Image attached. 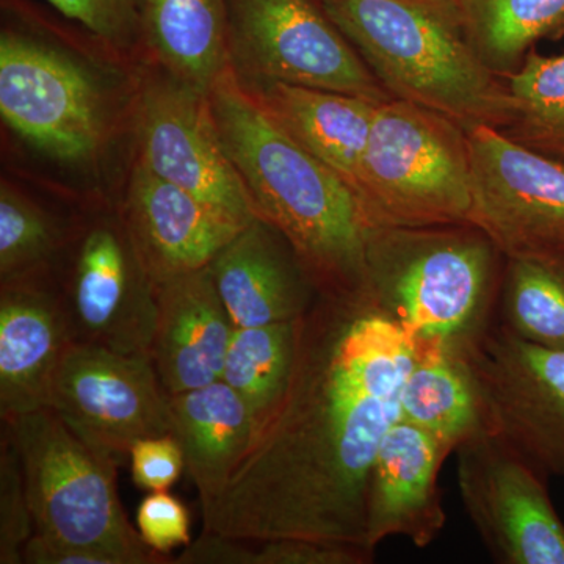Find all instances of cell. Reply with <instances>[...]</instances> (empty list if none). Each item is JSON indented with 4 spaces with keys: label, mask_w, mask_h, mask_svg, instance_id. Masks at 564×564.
<instances>
[{
    "label": "cell",
    "mask_w": 564,
    "mask_h": 564,
    "mask_svg": "<svg viewBox=\"0 0 564 564\" xmlns=\"http://www.w3.org/2000/svg\"><path fill=\"white\" fill-rule=\"evenodd\" d=\"M148 43L174 79L209 95L232 70L228 0H140Z\"/></svg>",
    "instance_id": "cell-22"
},
{
    "label": "cell",
    "mask_w": 564,
    "mask_h": 564,
    "mask_svg": "<svg viewBox=\"0 0 564 564\" xmlns=\"http://www.w3.org/2000/svg\"><path fill=\"white\" fill-rule=\"evenodd\" d=\"M247 90L282 131L355 188L381 102L284 82H248Z\"/></svg>",
    "instance_id": "cell-20"
},
{
    "label": "cell",
    "mask_w": 564,
    "mask_h": 564,
    "mask_svg": "<svg viewBox=\"0 0 564 564\" xmlns=\"http://www.w3.org/2000/svg\"><path fill=\"white\" fill-rule=\"evenodd\" d=\"M170 425L203 511L221 496L254 440L256 422L231 386L217 380L169 395Z\"/></svg>",
    "instance_id": "cell-21"
},
{
    "label": "cell",
    "mask_w": 564,
    "mask_h": 564,
    "mask_svg": "<svg viewBox=\"0 0 564 564\" xmlns=\"http://www.w3.org/2000/svg\"><path fill=\"white\" fill-rule=\"evenodd\" d=\"M28 564H122L121 560L102 549L52 540L33 533L24 547Z\"/></svg>",
    "instance_id": "cell-34"
},
{
    "label": "cell",
    "mask_w": 564,
    "mask_h": 564,
    "mask_svg": "<svg viewBox=\"0 0 564 564\" xmlns=\"http://www.w3.org/2000/svg\"><path fill=\"white\" fill-rule=\"evenodd\" d=\"M209 270L236 326L296 321L318 299L291 245L262 218L245 226Z\"/></svg>",
    "instance_id": "cell-19"
},
{
    "label": "cell",
    "mask_w": 564,
    "mask_h": 564,
    "mask_svg": "<svg viewBox=\"0 0 564 564\" xmlns=\"http://www.w3.org/2000/svg\"><path fill=\"white\" fill-rule=\"evenodd\" d=\"M464 31L497 76L507 77L544 39L564 35V0H455Z\"/></svg>",
    "instance_id": "cell-24"
},
{
    "label": "cell",
    "mask_w": 564,
    "mask_h": 564,
    "mask_svg": "<svg viewBox=\"0 0 564 564\" xmlns=\"http://www.w3.org/2000/svg\"><path fill=\"white\" fill-rule=\"evenodd\" d=\"M511 98L507 135L530 150L564 163V54L530 51L505 77Z\"/></svg>",
    "instance_id": "cell-27"
},
{
    "label": "cell",
    "mask_w": 564,
    "mask_h": 564,
    "mask_svg": "<svg viewBox=\"0 0 564 564\" xmlns=\"http://www.w3.org/2000/svg\"><path fill=\"white\" fill-rule=\"evenodd\" d=\"M507 259L500 321L527 343L564 350V252Z\"/></svg>",
    "instance_id": "cell-26"
},
{
    "label": "cell",
    "mask_w": 564,
    "mask_h": 564,
    "mask_svg": "<svg viewBox=\"0 0 564 564\" xmlns=\"http://www.w3.org/2000/svg\"><path fill=\"white\" fill-rule=\"evenodd\" d=\"M132 480L144 491H169L185 470L184 452L172 433L143 437L132 445Z\"/></svg>",
    "instance_id": "cell-31"
},
{
    "label": "cell",
    "mask_w": 564,
    "mask_h": 564,
    "mask_svg": "<svg viewBox=\"0 0 564 564\" xmlns=\"http://www.w3.org/2000/svg\"><path fill=\"white\" fill-rule=\"evenodd\" d=\"M447 452L430 434L397 421L375 456L367 491V543L377 551L389 538L429 547L443 533L447 513L440 473Z\"/></svg>",
    "instance_id": "cell-17"
},
{
    "label": "cell",
    "mask_w": 564,
    "mask_h": 564,
    "mask_svg": "<svg viewBox=\"0 0 564 564\" xmlns=\"http://www.w3.org/2000/svg\"><path fill=\"white\" fill-rule=\"evenodd\" d=\"M65 240L55 221L11 185L0 188V278L3 282L46 273Z\"/></svg>",
    "instance_id": "cell-28"
},
{
    "label": "cell",
    "mask_w": 564,
    "mask_h": 564,
    "mask_svg": "<svg viewBox=\"0 0 564 564\" xmlns=\"http://www.w3.org/2000/svg\"><path fill=\"white\" fill-rule=\"evenodd\" d=\"M58 292L73 343L151 358L155 285L122 220L98 221L82 231Z\"/></svg>",
    "instance_id": "cell-13"
},
{
    "label": "cell",
    "mask_w": 564,
    "mask_h": 564,
    "mask_svg": "<svg viewBox=\"0 0 564 564\" xmlns=\"http://www.w3.org/2000/svg\"><path fill=\"white\" fill-rule=\"evenodd\" d=\"M151 361L169 395L220 380L236 325L209 267L155 285Z\"/></svg>",
    "instance_id": "cell-18"
},
{
    "label": "cell",
    "mask_w": 564,
    "mask_h": 564,
    "mask_svg": "<svg viewBox=\"0 0 564 564\" xmlns=\"http://www.w3.org/2000/svg\"><path fill=\"white\" fill-rule=\"evenodd\" d=\"M44 274L3 282L0 293V419L50 408L52 383L73 344L57 285Z\"/></svg>",
    "instance_id": "cell-16"
},
{
    "label": "cell",
    "mask_w": 564,
    "mask_h": 564,
    "mask_svg": "<svg viewBox=\"0 0 564 564\" xmlns=\"http://www.w3.org/2000/svg\"><path fill=\"white\" fill-rule=\"evenodd\" d=\"M50 408L85 443L120 464L137 441L172 432L169 392L151 358L95 345L70 344Z\"/></svg>",
    "instance_id": "cell-12"
},
{
    "label": "cell",
    "mask_w": 564,
    "mask_h": 564,
    "mask_svg": "<svg viewBox=\"0 0 564 564\" xmlns=\"http://www.w3.org/2000/svg\"><path fill=\"white\" fill-rule=\"evenodd\" d=\"M414 358L410 334L370 296L318 295L300 317L280 403L203 511V532L370 549V474L381 441L400 421Z\"/></svg>",
    "instance_id": "cell-1"
},
{
    "label": "cell",
    "mask_w": 564,
    "mask_h": 564,
    "mask_svg": "<svg viewBox=\"0 0 564 564\" xmlns=\"http://www.w3.org/2000/svg\"><path fill=\"white\" fill-rule=\"evenodd\" d=\"M232 70L384 102L391 95L311 0H228Z\"/></svg>",
    "instance_id": "cell-7"
},
{
    "label": "cell",
    "mask_w": 564,
    "mask_h": 564,
    "mask_svg": "<svg viewBox=\"0 0 564 564\" xmlns=\"http://www.w3.org/2000/svg\"><path fill=\"white\" fill-rule=\"evenodd\" d=\"M140 162L225 217L261 218L218 132L209 96L184 82H155L141 96Z\"/></svg>",
    "instance_id": "cell-14"
},
{
    "label": "cell",
    "mask_w": 564,
    "mask_h": 564,
    "mask_svg": "<svg viewBox=\"0 0 564 564\" xmlns=\"http://www.w3.org/2000/svg\"><path fill=\"white\" fill-rule=\"evenodd\" d=\"M400 419L430 434L448 455L484 432L477 388L456 352L415 347L414 364L400 393Z\"/></svg>",
    "instance_id": "cell-23"
},
{
    "label": "cell",
    "mask_w": 564,
    "mask_h": 564,
    "mask_svg": "<svg viewBox=\"0 0 564 564\" xmlns=\"http://www.w3.org/2000/svg\"><path fill=\"white\" fill-rule=\"evenodd\" d=\"M355 192L375 228L469 225L473 162L458 122L417 104H378Z\"/></svg>",
    "instance_id": "cell-5"
},
{
    "label": "cell",
    "mask_w": 564,
    "mask_h": 564,
    "mask_svg": "<svg viewBox=\"0 0 564 564\" xmlns=\"http://www.w3.org/2000/svg\"><path fill=\"white\" fill-rule=\"evenodd\" d=\"M466 132L473 162L469 225L505 258L564 252V163L491 126Z\"/></svg>",
    "instance_id": "cell-11"
},
{
    "label": "cell",
    "mask_w": 564,
    "mask_h": 564,
    "mask_svg": "<svg viewBox=\"0 0 564 564\" xmlns=\"http://www.w3.org/2000/svg\"><path fill=\"white\" fill-rule=\"evenodd\" d=\"M207 96L252 206L291 245L318 295H367L375 226L355 188L282 131L234 70Z\"/></svg>",
    "instance_id": "cell-2"
},
{
    "label": "cell",
    "mask_w": 564,
    "mask_h": 564,
    "mask_svg": "<svg viewBox=\"0 0 564 564\" xmlns=\"http://www.w3.org/2000/svg\"><path fill=\"white\" fill-rule=\"evenodd\" d=\"M63 17L79 22L99 39L121 43L140 21L137 0H47Z\"/></svg>",
    "instance_id": "cell-32"
},
{
    "label": "cell",
    "mask_w": 564,
    "mask_h": 564,
    "mask_svg": "<svg viewBox=\"0 0 564 564\" xmlns=\"http://www.w3.org/2000/svg\"><path fill=\"white\" fill-rule=\"evenodd\" d=\"M20 458L35 533L102 549L122 564H169L129 521L118 496L120 463L85 443L52 408L2 421Z\"/></svg>",
    "instance_id": "cell-6"
},
{
    "label": "cell",
    "mask_w": 564,
    "mask_h": 564,
    "mask_svg": "<svg viewBox=\"0 0 564 564\" xmlns=\"http://www.w3.org/2000/svg\"><path fill=\"white\" fill-rule=\"evenodd\" d=\"M121 220L154 285L206 269L245 228L141 162L133 169Z\"/></svg>",
    "instance_id": "cell-15"
},
{
    "label": "cell",
    "mask_w": 564,
    "mask_h": 564,
    "mask_svg": "<svg viewBox=\"0 0 564 564\" xmlns=\"http://www.w3.org/2000/svg\"><path fill=\"white\" fill-rule=\"evenodd\" d=\"M499 256L473 225L375 228L366 293L415 347L456 352L494 318Z\"/></svg>",
    "instance_id": "cell-4"
},
{
    "label": "cell",
    "mask_w": 564,
    "mask_h": 564,
    "mask_svg": "<svg viewBox=\"0 0 564 564\" xmlns=\"http://www.w3.org/2000/svg\"><path fill=\"white\" fill-rule=\"evenodd\" d=\"M299 325L296 318L234 329L220 380L242 397L256 433L280 403L291 378Z\"/></svg>",
    "instance_id": "cell-25"
},
{
    "label": "cell",
    "mask_w": 564,
    "mask_h": 564,
    "mask_svg": "<svg viewBox=\"0 0 564 564\" xmlns=\"http://www.w3.org/2000/svg\"><path fill=\"white\" fill-rule=\"evenodd\" d=\"M456 355L473 377L486 429L547 477L564 478V350L527 343L492 318Z\"/></svg>",
    "instance_id": "cell-8"
},
{
    "label": "cell",
    "mask_w": 564,
    "mask_h": 564,
    "mask_svg": "<svg viewBox=\"0 0 564 564\" xmlns=\"http://www.w3.org/2000/svg\"><path fill=\"white\" fill-rule=\"evenodd\" d=\"M137 530L148 547L165 556L173 549L187 547L192 543L191 514L169 491L144 497L137 510Z\"/></svg>",
    "instance_id": "cell-30"
},
{
    "label": "cell",
    "mask_w": 564,
    "mask_h": 564,
    "mask_svg": "<svg viewBox=\"0 0 564 564\" xmlns=\"http://www.w3.org/2000/svg\"><path fill=\"white\" fill-rule=\"evenodd\" d=\"M35 533V521L17 451L0 434V564L24 563V547Z\"/></svg>",
    "instance_id": "cell-29"
},
{
    "label": "cell",
    "mask_w": 564,
    "mask_h": 564,
    "mask_svg": "<svg viewBox=\"0 0 564 564\" xmlns=\"http://www.w3.org/2000/svg\"><path fill=\"white\" fill-rule=\"evenodd\" d=\"M373 558L375 552L370 549L352 545L304 540H269L252 543V564H369Z\"/></svg>",
    "instance_id": "cell-33"
},
{
    "label": "cell",
    "mask_w": 564,
    "mask_h": 564,
    "mask_svg": "<svg viewBox=\"0 0 564 564\" xmlns=\"http://www.w3.org/2000/svg\"><path fill=\"white\" fill-rule=\"evenodd\" d=\"M0 113L55 161H91L106 135L101 88L80 63L22 36L0 41Z\"/></svg>",
    "instance_id": "cell-10"
},
{
    "label": "cell",
    "mask_w": 564,
    "mask_h": 564,
    "mask_svg": "<svg viewBox=\"0 0 564 564\" xmlns=\"http://www.w3.org/2000/svg\"><path fill=\"white\" fill-rule=\"evenodd\" d=\"M455 454L464 510L494 562L564 564V522L547 475L489 429Z\"/></svg>",
    "instance_id": "cell-9"
},
{
    "label": "cell",
    "mask_w": 564,
    "mask_h": 564,
    "mask_svg": "<svg viewBox=\"0 0 564 564\" xmlns=\"http://www.w3.org/2000/svg\"><path fill=\"white\" fill-rule=\"evenodd\" d=\"M322 9L391 98L464 129L510 124L507 80L475 51L455 0H322Z\"/></svg>",
    "instance_id": "cell-3"
}]
</instances>
